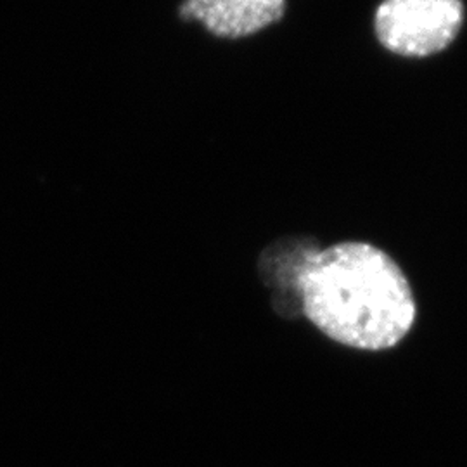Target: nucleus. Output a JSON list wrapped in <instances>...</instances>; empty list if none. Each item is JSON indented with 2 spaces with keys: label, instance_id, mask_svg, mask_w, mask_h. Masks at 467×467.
Wrapping results in <instances>:
<instances>
[{
  "label": "nucleus",
  "instance_id": "obj_1",
  "mask_svg": "<svg viewBox=\"0 0 467 467\" xmlns=\"http://www.w3.org/2000/svg\"><path fill=\"white\" fill-rule=\"evenodd\" d=\"M296 285L306 318L355 350L393 348L416 320L418 306L403 270L368 243L345 241L306 253Z\"/></svg>",
  "mask_w": 467,
  "mask_h": 467
},
{
  "label": "nucleus",
  "instance_id": "obj_2",
  "mask_svg": "<svg viewBox=\"0 0 467 467\" xmlns=\"http://www.w3.org/2000/svg\"><path fill=\"white\" fill-rule=\"evenodd\" d=\"M462 0H381L372 30L384 50L424 59L449 49L464 26Z\"/></svg>",
  "mask_w": 467,
  "mask_h": 467
},
{
  "label": "nucleus",
  "instance_id": "obj_3",
  "mask_svg": "<svg viewBox=\"0 0 467 467\" xmlns=\"http://www.w3.org/2000/svg\"><path fill=\"white\" fill-rule=\"evenodd\" d=\"M287 0H181L177 15L220 40H243L283 21Z\"/></svg>",
  "mask_w": 467,
  "mask_h": 467
}]
</instances>
